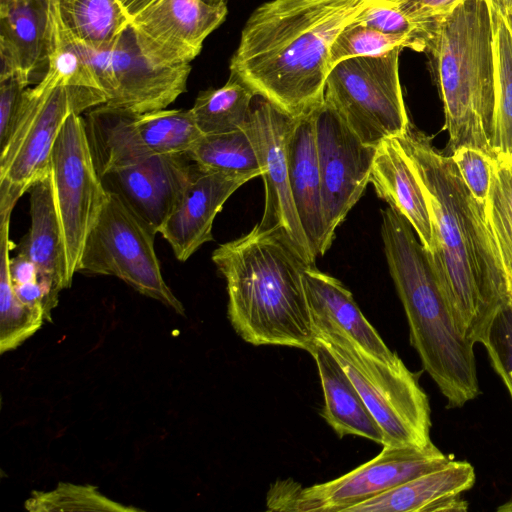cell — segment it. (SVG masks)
<instances>
[{
  "label": "cell",
  "mask_w": 512,
  "mask_h": 512,
  "mask_svg": "<svg viewBox=\"0 0 512 512\" xmlns=\"http://www.w3.org/2000/svg\"><path fill=\"white\" fill-rule=\"evenodd\" d=\"M253 178L247 174L202 170L196 165L184 195L159 232L179 261H187L203 244L213 240L216 215L227 199Z\"/></svg>",
  "instance_id": "18"
},
{
  "label": "cell",
  "mask_w": 512,
  "mask_h": 512,
  "mask_svg": "<svg viewBox=\"0 0 512 512\" xmlns=\"http://www.w3.org/2000/svg\"><path fill=\"white\" fill-rule=\"evenodd\" d=\"M28 84L21 76L0 80V149L11 136L24 104Z\"/></svg>",
  "instance_id": "36"
},
{
  "label": "cell",
  "mask_w": 512,
  "mask_h": 512,
  "mask_svg": "<svg viewBox=\"0 0 512 512\" xmlns=\"http://www.w3.org/2000/svg\"><path fill=\"white\" fill-rule=\"evenodd\" d=\"M467 0H413L417 10L428 19H438Z\"/></svg>",
  "instance_id": "38"
},
{
  "label": "cell",
  "mask_w": 512,
  "mask_h": 512,
  "mask_svg": "<svg viewBox=\"0 0 512 512\" xmlns=\"http://www.w3.org/2000/svg\"><path fill=\"white\" fill-rule=\"evenodd\" d=\"M494 39V155H512V32L502 14L491 8Z\"/></svg>",
  "instance_id": "30"
},
{
  "label": "cell",
  "mask_w": 512,
  "mask_h": 512,
  "mask_svg": "<svg viewBox=\"0 0 512 512\" xmlns=\"http://www.w3.org/2000/svg\"><path fill=\"white\" fill-rule=\"evenodd\" d=\"M395 48L422 52L419 44L411 38L385 34L354 20L334 40L331 65L353 57L380 55Z\"/></svg>",
  "instance_id": "33"
},
{
  "label": "cell",
  "mask_w": 512,
  "mask_h": 512,
  "mask_svg": "<svg viewBox=\"0 0 512 512\" xmlns=\"http://www.w3.org/2000/svg\"><path fill=\"white\" fill-rule=\"evenodd\" d=\"M226 4L204 0H156L130 21L141 49L165 65H184L226 18Z\"/></svg>",
  "instance_id": "15"
},
{
  "label": "cell",
  "mask_w": 512,
  "mask_h": 512,
  "mask_svg": "<svg viewBox=\"0 0 512 512\" xmlns=\"http://www.w3.org/2000/svg\"><path fill=\"white\" fill-rule=\"evenodd\" d=\"M303 282L311 317L333 323L383 362L394 363L399 359L362 314L351 292L338 279L312 265L304 270Z\"/></svg>",
  "instance_id": "24"
},
{
  "label": "cell",
  "mask_w": 512,
  "mask_h": 512,
  "mask_svg": "<svg viewBox=\"0 0 512 512\" xmlns=\"http://www.w3.org/2000/svg\"><path fill=\"white\" fill-rule=\"evenodd\" d=\"M375 0H272L247 20L230 62L233 76L288 115L324 102L331 48Z\"/></svg>",
  "instance_id": "2"
},
{
  "label": "cell",
  "mask_w": 512,
  "mask_h": 512,
  "mask_svg": "<svg viewBox=\"0 0 512 512\" xmlns=\"http://www.w3.org/2000/svg\"><path fill=\"white\" fill-rule=\"evenodd\" d=\"M53 31V51L62 42V27L59 16V0H47Z\"/></svg>",
  "instance_id": "39"
},
{
  "label": "cell",
  "mask_w": 512,
  "mask_h": 512,
  "mask_svg": "<svg viewBox=\"0 0 512 512\" xmlns=\"http://www.w3.org/2000/svg\"><path fill=\"white\" fill-rule=\"evenodd\" d=\"M53 31L47 0L0 4V80L21 76L29 84L49 69Z\"/></svg>",
  "instance_id": "19"
},
{
  "label": "cell",
  "mask_w": 512,
  "mask_h": 512,
  "mask_svg": "<svg viewBox=\"0 0 512 512\" xmlns=\"http://www.w3.org/2000/svg\"><path fill=\"white\" fill-rule=\"evenodd\" d=\"M107 192L86 239L77 272L115 276L140 294L184 314L182 303L163 278L154 248L156 233L116 194Z\"/></svg>",
  "instance_id": "9"
},
{
  "label": "cell",
  "mask_w": 512,
  "mask_h": 512,
  "mask_svg": "<svg viewBox=\"0 0 512 512\" xmlns=\"http://www.w3.org/2000/svg\"><path fill=\"white\" fill-rule=\"evenodd\" d=\"M504 1H505L506 13L512 12V0H504Z\"/></svg>",
  "instance_id": "45"
},
{
  "label": "cell",
  "mask_w": 512,
  "mask_h": 512,
  "mask_svg": "<svg viewBox=\"0 0 512 512\" xmlns=\"http://www.w3.org/2000/svg\"><path fill=\"white\" fill-rule=\"evenodd\" d=\"M111 82L104 104L136 113L166 109L186 91L190 64L165 65L149 57L129 26L110 49Z\"/></svg>",
  "instance_id": "16"
},
{
  "label": "cell",
  "mask_w": 512,
  "mask_h": 512,
  "mask_svg": "<svg viewBox=\"0 0 512 512\" xmlns=\"http://www.w3.org/2000/svg\"><path fill=\"white\" fill-rule=\"evenodd\" d=\"M254 96L251 88L230 76L224 86L200 92L191 112L203 135L245 129Z\"/></svg>",
  "instance_id": "29"
},
{
  "label": "cell",
  "mask_w": 512,
  "mask_h": 512,
  "mask_svg": "<svg viewBox=\"0 0 512 512\" xmlns=\"http://www.w3.org/2000/svg\"><path fill=\"white\" fill-rule=\"evenodd\" d=\"M312 322L316 339L339 362L382 429L383 445L431 444L428 397L403 361L383 362L333 323L315 317Z\"/></svg>",
  "instance_id": "6"
},
{
  "label": "cell",
  "mask_w": 512,
  "mask_h": 512,
  "mask_svg": "<svg viewBox=\"0 0 512 512\" xmlns=\"http://www.w3.org/2000/svg\"><path fill=\"white\" fill-rule=\"evenodd\" d=\"M9 1H12V0H0V4H4V3H7Z\"/></svg>",
  "instance_id": "46"
},
{
  "label": "cell",
  "mask_w": 512,
  "mask_h": 512,
  "mask_svg": "<svg viewBox=\"0 0 512 512\" xmlns=\"http://www.w3.org/2000/svg\"><path fill=\"white\" fill-rule=\"evenodd\" d=\"M62 36L97 51L112 49L129 26L119 0H59Z\"/></svg>",
  "instance_id": "26"
},
{
  "label": "cell",
  "mask_w": 512,
  "mask_h": 512,
  "mask_svg": "<svg viewBox=\"0 0 512 512\" xmlns=\"http://www.w3.org/2000/svg\"><path fill=\"white\" fill-rule=\"evenodd\" d=\"M497 511L512 512V494H511L510 499L507 502H505L504 504H502L501 506H499L497 508Z\"/></svg>",
  "instance_id": "42"
},
{
  "label": "cell",
  "mask_w": 512,
  "mask_h": 512,
  "mask_svg": "<svg viewBox=\"0 0 512 512\" xmlns=\"http://www.w3.org/2000/svg\"><path fill=\"white\" fill-rule=\"evenodd\" d=\"M370 183L378 197L402 214L425 251L433 246L431 215L423 189L395 138L377 146Z\"/></svg>",
  "instance_id": "23"
},
{
  "label": "cell",
  "mask_w": 512,
  "mask_h": 512,
  "mask_svg": "<svg viewBox=\"0 0 512 512\" xmlns=\"http://www.w3.org/2000/svg\"><path fill=\"white\" fill-rule=\"evenodd\" d=\"M484 219L512 306V155H496Z\"/></svg>",
  "instance_id": "27"
},
{
  "label": "cell",
  "mask_w": 512,
  "mask_h": 512,
  "mask_svg": "<svg viewBox=\"0 0 512 512\" xmlns=\"http://www.w3.org/2000/svg\"><path fill=\"white\" fill-rule=\"evenodd\" d=\"M426 51L432 56L443 103L448 155L471 146L495 157L494 39L487 0H467L435 19Z\"/></svg>",
  "instance_id": "5"
},
{
  "label": "cell",
  "mask_w": 512,
  "mask_h": 512,
  "mask_svg": "<svg viewBox=\"0 0 512 512\" xmlns=\"http://www.w3.org/2000/svg\"><path fill=\"white\" fill-rule=\"evenodd\" d=\"M204 1L209 4H212V5L226 4V0H204Z\"/></svg>",
  "instance_id": "44"
},
{
  "label": "cell",
  "mask_w": 512,
  "mask_h": 512,
  "mask_svg": "<svg viewBox=\"0 0 512 512\" xmlns=\"http://www.w3.org/2000/svg\"><path fill=\"white\" fill-rule=\"evenodd\" d=\"M130 20L156 0H119Z\"/></svg>",
  "instance_id": "40"
},
{
  "label": "cell",
  "mask_w": 512,
  "mask_h": 512,
  "mask_svg": "<svg viewBox=\"0 0 512 512\" xmlns=\"http://www.w3.org/2000/svg\"><path fill=\"white\" fill-rule=\"evenodd\" d=\"M475 483L474 467L466 461H452L368 499L347 512H440L466 511L461 497Z\"/></svg>",
  "instance_id": "20"
},
{
  "label": "cell",
  "mask_w": 512,
  "mask_h": 512,
  "mask_svg": "<svg viewBox=\"0 0 512 512\" xmlns=\"http://www.w3.org/2000/svg\"><path fill=\"white\" fill-rule=\"evenodd\" d=\"M31 512L52 511H141L132 506H124L101 494L95 486L60 482L51 491H32L24 503Z\"/></svg>",
  "instance_id": "32"
},
{
  "label": "cell",
  "mask_w": 512,
  "mask_h": 512,
  "mask_svg": "<svg viewBox=\"0 0 512 512\" xmlns=\"http://www.w3.org/2000/svg\"><path fill=\"white\" fill-rule=\"evenodd\" d=\"M490 7L495 10L496 12L505 15L506 13V7H505V1L504 0H487Z\"/></svg>",
  "instance_id": "41"
},
{
  "label": "cell",
  "mask_w": 512,
  "mask_h": 512,
  "mask_svg": "<svg viewBox=\"0 0 512 512\" xmlns=\"http://www.w3.org/2000/svg\"><path fill=\"white\" fill-rule=\"evenodd\" d=\"M450 156L468 190L484 209L491 185L494 157L471 146L459 147Z\"/></svg>",
  "instance_id": "35"
},
{
  "label": "cell",
  "mask_w": 512,
  "mask_h": 512,
  "mask_svg": "<svg viewBox=\"0 0 512 512\" xmlns=\"http://www.w3.org/2000/svg\"><path fill=\"white\" fill-rule=\"evenodd\" d=\"M202 170L261 176L257 152L245 129L202 135L187 152Z\"/></svg>",
  "instance_id": "31"
},
{
  "label": "cell",
  "mask_w": 512,
  "mask_h": 512,
  "mask_svg": "<svg viewBox=\"0 0 512 512\" xmlns=\"http://www.w3.org/2000/svg\"><path fill=\"white\" fill-rule=\"evenodd\" d=\"M381 215L384 253L405 310L411 345L447 407H462L481 393L475 344L459 329L411 224L390 206Z\"/></svg>",
  "instance_id": "4"
},
{
  "label": "cell",
  "mask_w": 512,
  "mask_h": 512,
  "mask_svg": "<svg viewBox=\"0 0 512 512\" xmlns=\"http://www.w3.org/2000/svg\"><path fill=\"white\" fill-rule=\"evenodd\" d=\"M289 182L297 215L313 254L331 247L323 212L314 111L297 118L288 143Z\"/></svg>",
  "instance_id": "21"
},
{
  "label": "cell",
  "mask_w": 512,
  "mask_h": 512,
  "mask_svg": "<svg viewBox=\"0 0 512 512\" xmlns=\"http://www.w3.org/2000/svg\"><path fill=\"white\" fill-rule=\"evenodd\" d=\"M314 122L323 212L332 245L336 228L370 183L377 147L362 142L325 101L314 110Z\"/></svg>",
  "instance_id": "14"
},
{
  "label": "cell",
  "mask_w": 512,
  "mask_h": 512,
  "mask_svg": "<svg viewBox=\"0 0 512 512\" xmlns=\"http://www.w3.org/2000/svg\"><path fill=\"white\" fill-rule=\"evenodd\" d=\"M483 346L512 398V306L504 304L497 311Z\"/></svg>",
  "instance_id": "34"
},
{
  "label": "cell",
  "mask_w": 512,
  "mask_h": 512,
  "mask_svg": "<svg viewBox=\"0 0 512 512\" xmlns=\"http://www.w3.org/2000/svg\"><path fill=\"white\" fill-rule=\"evenodd\" d=\"M402 49L342 60L327 76L324 101L367 145L377 147L410 126L399 79Z\"/></svg>",
  "instance_id": "8"
},
{
  "label": "cell",
  "mask_w": 512,
  "mask_h": 512,
  "mask_svg": "<svg viewBox=\"0 0 512 512\" xmlns=\"http://www.w3.org/2000/svg\"><path fill=\"white\" fill-rule=\"evenodd\" d=\"M105 102L102 91L67 86L51 70L34 88H27L11 136L0 149V216L11 213L17 200L49 174L52 150L66 119Z\"/></svg>",
  "instance_id": "7"
},
{
  "label": "cell",
  "mask_w": 512,
  "mask_h": 512,
  "mask_svg": "<svg viewBox=\"0 0 512 512\" xmlns=\"http://www.w3.org/2000/svg\"><path fill=\"white\" fill-rule=\"evenodd\" d=\"M212 260L226 280L229 320L243 340L312 349L316 335L303 282L312 265L280 230L255 225L216 248Z\"/></svg>",
  "instance_id": "3"
},
{
  "label": "cell",
  "mask_w": 512,
  "mask_h": 512,
  "mask_svg": "<svg viewBox=\"0 0 512 512\" xmlns=\"http://www.w3.org/2000/svg\"><path fill=\"white\" fill-rule=\"evenodd\" d=\"M84 120L100 176L155 155L187 153L203 135L191 109L136 113L101 104Z\"/></svg>",
  "instance_id": "10"
},
{
  "label": "cell",
  "mask_w": 512,
  "mask_h": 512,
  "mask_svg": "<svg viewBox=\"0 0 512 512\" xmlns=\"http://www.w3.org/2000/svg\"><path fill=\"white\" fill-rule=\"evenodd\" d=\"M395 139L429 207L433 246L425 253L430 268L463 335L483 345L494 316L508 303L484 209L451 156L437 151L428 136L410 125Z\"/></svg>",
  "instance_id": "1"
},
{
  "label": "cell",
  "mask_w": 512,
  "mask_h": 512,
  "mask_svg": "<svg viewBox=\"0 0 512 512\" xmlns=\"http://www.w3.org/2000/svg\"><path fill=\"white\" fill-rule=\"evenodd\" d=\"M11 213L0 216V352L21 345L38 331L45 320L43 313L31 309L16 296L9 272Z\"/></svg>",
  "instance_id": "28"
},
{
  "label": "cell",
  "mask_w": 512,
  "mask_h": 512,
  "mask_svg": "<svg viewBox=\"0 0 512 512\" xmlns=\"http://www.w3.org/2000/svg\"><path fill=\"white\" fill-rule=\"evenodd\" d=\"M503 17L512 32V12H507Z\"/></svg>",
  "instance_id": "43"
},
{
  "label": "cell",
  "mask_w": 512,
  "mask_h": 512,
  "mask_svg": "<svg viewBox=\"0 0 512 512\" xmlns=\"http://www.w3.org/2000/svg\"><path fill=\"white\" fill-rule=\"evenodd\" d=\"M309 353L319 372L326 422L340 438L355 435L383 445L382 429L336 358L317 339Z\"/></svg>",
  "instance_id": "25"
},
{
  "label": "cell",
  "mask_w": 512,
  "mask_h": 512,
  "mask_svg": "<svg viewBox=\"0 0 512 512\" xmlns=\"http://www.w3.org/2000/svg\"><path fill=\"white\" fill-rule=\"evenodd\" d=\"M9 272L13 285L40 282L39 272L36 265L21 254L10 259Z\"/></svg>",
  "instance_id": "37"
},
{
  "label": "cell",
  "mask_w": 512,
  "mask_h": 512,
  "mask_svg": "<svg viewBox=\"0 0 512 512\" xmlns=\"http://www.w3.org/2000/svg\"><path fill=\"white\" fill-rule=\"evenodd\" d=\"M28 193L31 224L19 245L18 254L36 265L40 283L57 304L59 292L71 284L67 278L62 232L50 172L35 182Z\"/></svg>",
  "instance_id": "22"
},
{
  "label": "cell",
  "mask_w": 512,
  "mask_h": 512,
  "mask_svg": "<svg viewBox=\"0 0 512 512\" xmlns=\"http://www.w3.org/2000/svg\"><path fill=\"white\" fill-rule=\"evenodd\" d=\"M50 174L62 232L67 278L72 284L86 239L108 194L97 169L81 114L73 113L64 122L52 150Z\"/></svg>",
  "instance_id": "11"
},
{
  "label": "cell",
  "mask_w": 512,
  "mask_h": 512,
  "mask_svg": "<svg viewBox=\"0 0 512 512\" xmlns=\"http://www.w3.org/2000/svg\"><path fill=\"white\" fill-rule=\"evenodd\" d=\"M296 121L262 97L251 107L245 130L263 168L265 186L264 211L256 226L262 231L280 230L304 260L315 265L317 257L300 224L289 182L288 143Z\"/></svg>",
  "instance_id": "13"
},
{
  "label": "cell",
  "mask_w": 512,
  "mask_h": 512,
  "mask_svg": "<svg viewBox=\"0 0 512 512\" xmlns=\"http://www.w3.org/2000/svg\"><path fill=\"white\" fill-rule=\"evenodd\" d=\"M452 461L433 442L425 447L383 445L376 457L336 479L306 488L293 482L288 511H347Z\"/></svg>",
  "instance_id": "12"
},
{
  "label": "cell",
  "mask_w": 512,
  "mask_h": 512,
  "mask_svg": "<svg viewBox=\"0 0 512 512\" xmlns=\"http://www.w3.org/2000/svg\"><path fill=\"white\" fill-rule=\"evenodd\" d=\"M196 164L187 153L161 154L102 175L116 194L156 234L179 204Z\"/></svg>",
  "instance_id": "17"
}]
</instances>
